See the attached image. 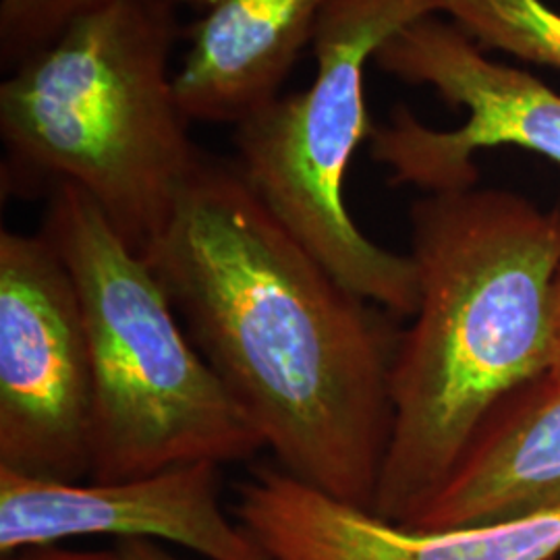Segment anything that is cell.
<instances>
[{"label":"cell","mask_w":560,"mask_h":560,"mask_svg":"<svg viewBox=\"0 0 560 560\" xmlns=\"http://www.w3.org/2000/svg\"><path fill=\"white\" fill-rule=\"evenodd\" d=\"M374 65L407 83L432 85L442 101L463 106L467 120L441 131L399 106L370 136V156L390 171L393 185L425 194L478 187L474 156L517 145L560 164V94L532 73L488 59L459 25L434 15L400 27Z\"/></svg>","instance_id":"7"},{"label":"cell","mask_w":560,"mask_h":560,"mask_svg":"<svg viewBox=\"0 0 560 560\" xmlns=\"http://www.w3.org/2000/svg\"><path fill=\"white\" fill-rule=\"evenodd\" d=\"M173 0H110L69 23L0 85L11 173L85 191L145 258L200 166L168 69Z\"/></svg>","instance_id":"3"},{"label":"cell","mask_w":560,"mask_h":560,"mask_svg":"<svg viewBox=\"0 0 560 560\" xmlns=\"http://www.w3.org/2000/svg\"><path fill=\"white\" fill-rule=\"evenodd\" d=\"M88 536L166 541L206 560H270L221 502V465L120 481H57L0 467V557Z\"/></svg>","instance_id":"8"},{"label":"cell","mask_w":560,"mask_h":560,"mask_svg":"<svg viewBox=\"0 0 560 560\" xmlns=\"http://www.w3.org/2000/svg\"><path fill=\"white\" fill-rule=\"evenodd\" d=\"M173 2H175V4H177V2H180V0H173ZM189 2H198V4H201V2H203V0H189Z\"/></svg>","instance_id":"17"},{"label":"cell","mask_w":560,"mask_h":560,"mask_svg":"<svg viewBox=\"0 0 560 560\" xmlns=\"http://www.w3.org/2000/svg\"><path fill=\"white\" fill-rule=\"evenodd\" d=\"M42 235L80 293L92 361V481H120L189 463H237L260 434L189 339L161 280L94 200L50 189Z\"/></svg>","instance_id":"4"},{"label":"cell","mask_w":560,"mask_h":560,"mask_svg":"<svg viewBox=\"0 0 560 560\" xmlns=\"http://www.w3.org/2000/svg\"><path fill=\"white\" fill-rule=\"evenodd\" d=\"M143 260L280 469L372 511L393 430L390 312L335 279L235 164L206 156Z\"/></svg>","instance_id":"1"},{"label":"cell","mask_w":560,"mask_h":560,"mask_svg":"<svg viewBox=\"0 0 560 560\" xmlns=\"http://www.w3.org/2000/svg\"><path fill=\"white\" fill-rule=\"evenodd\" d=\"M110 0H0V52L4 67L55 40L60 32Z\"/></svg>","instance_id":"13"},{"label":"cell","mask_w":560,"mask_h":560,"mask_svg":"<svg viewBox=\"0 0 560 560\" xmlns=\"http://www.w3.org/2000/svg\"><path fill=\"white\" fill-rule=\"evenodd\" d=\"M231 511L270 560H555L560 555V511L457 529H411L268 465L237 483Z\"/></svg>","instance_id":"9"},{"label":"cell","mask_w":560,"mask_h":560,"mask_svg":"<svg viewBox=\"0 0 560 560\" xmlns=\"http://www.w3.org/2000/svg\"><path fill=\"white\" fill-rule=\"evenodd\" d=\"M436 7L481 46L560 69V13L544 0H436Z\"/></svg>","instance_id":"12"},{"label":"cell","mask_w":560,"mask_h":560,"mask_svg":"<svg viewBox=\"0 0 560 560\" xmlns=\"http://www.w3.org/2000/svg\"><path fill=\"white\" fill-rule=\"evenodd\" d=\"M420 300L390 370L393 430L372 513L407 525L481 423L550 368L560 210L506 189L425 194L411 206Z\"/></svg>","instance_id":"2"},{"label":"cell","mask_w":560,"mask_h":560,"mask_svg":"<svg viewBox=\"0 0 560 560\" xmlns=\"http://www.w3.org/2000/svg\"><path fill=\"white\" fill-rule=\"evenodd\" d=\"M92 361L80 293L42 233H0V467L57 481L92 469Z\"/></svg>","instance_id":"6"},{"label":"cell","mask_w":560,"mask_h":560,"mask_svg":"<svg viewBox=\"0 0 560 560\" xmlns=\"http://www.w3.org/2000/svg\"><path fill=\"white\" fill-rule=\"evenodd\" d=\"M117 550L125 560H183L166 550L161 541L119 540Z\"/></svg>","instance_id":"16"},{"label":"cell","mask_w":560,"mask_h":560,"mask_svg":"<svg viewBox=\"0 0 560 560\" xmlns=\"http://www.w3.org/2000/svg\"><path fill=\"white\" fill-rule=\"evenodd\" d=\"M2 560H125L119 550H73L60 546H42L30 548Z\"/></svg>","instance_id":"14"},{"label":"cell","mask_w":560,"mask_h":560,"mask_svg":"<svg viewBox=\"0 0 560 560\" xmlns=\"http://www.w3.org/2000/svg\"><path fill=\"white\" fill-rule=\"evenodd\" d=\"M550 368L546 376L560 384V261L552 280V295H550Z\"/></svg>","instance_id":"15"},{"label":"cell","mask_w":560,"mask_h":560,"mask_svg":"<svg viewBox=\"0 0 560 560\" xmlns=\"http://www.w3.org/2000/svg\"><path fill=\"white\" fill-rule=\"evenodd\" d=\"M330 0H203L173 75L187 120L240 125L280 96Z\"/></svg>","instance_id":"10"},{"label":"cell","mask_w":560,"mask_h":560,"mask_svg":"<svg viewBox=\"0 0 560 560\" xmlns=\"http://www.w3.org/2000/svg\"><path fill=\"white\" fill-rule=\"evenodd\" d=\"M560 511V384H525L481 423L434 499L402 527L457 529Z\"/></svg>","instance_id":"11"},{"label":"cell","mask_w":560,"mask_h":560,"mask_svg":"<svg viewBox=\"0 0 560 560\" xmlns=\"http://www.w3.org/2000/svg\"><path fill=\"white\" fill-rule=\"evenodd\" d=\"M436 13V0H330L312 40V85L235 127V166L280 224L347 289L409 318L420 300L413 260L361 233L345 179L376 127L363 94L368 62L400 27Z\"/></svg>","instance_id":"5"}]
</instances>
